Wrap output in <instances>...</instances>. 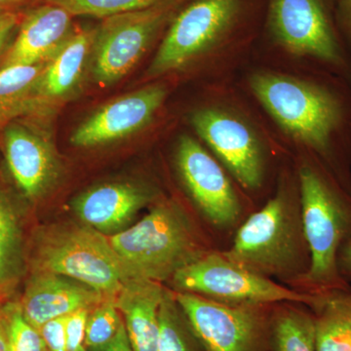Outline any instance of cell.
I'll return each instance as SVG.
<instances>
[{
	"label": "cell",
	"instance_id": "1",
	"mask_svg": "<svg viewBox=\"0 0 351 351\" xmlns=\"http://www.w3.org/2000/svg\"><path fill=\"white\" fill-rule=\"evenodd\" d=\"M246 85L284 137L351 193V80L326 69H258Z\"/></svg>",
	"mask_w": 351,
	"mask_h": 351
},
{
	"label": "cell",
	"instance_id": "2",
	"mask_svg": "<svg viewBox=\"0 0 351 351\" xmlns=\"http://www.w3.org/2000/svg\"><path fill=\"white\" fill-rule=\"evenodd\" d=\"M260 13V0H193L170 23L147 75L179 73L208 59L219 63L250 43Z\"/></svg>",
	"mask_w": 351,
	"mask_h": 351
},
{
	"label": "cell",
	"instance_id": "3",
	"mask_svg": "<svg viewBox=\"0 0 351 351\" xmlns=\"http://www.w3.org/2000/svg\"><path fill=\"white\" fill-rule=\"evenodd\" d=\"M223 254L244 269L297 285L311 267L297 173L280 176L274 197L251 215Z\"/></svg>",
	"mask_w": 351,
	"mask_h": 351
},
{
	"label": "cell",
	"instance_id": "4",
	"mask_svg": "<svg viewBox=\"0 0 351 351\" xmlns=\"http://www.w3.org/2000/svg\"><path fill=\"white\" fill-rule=\"evenodd\" d=\"M302 226L311 267L295 286L307 294L351 292L339 274L338 253L351 239V193L317 157L301 152L297 167Z\"/></svg>",
	"mask_w": 351,
	"mask_h": 351
},
{
	"label": "cell",
	"instance_id": "5",
	"mask_svg": "<svg viewBox=\"0 0 351 351\" xmlns=\"http://www.w3.org/2000/svg\"><path fill=\"white\" fill-rule=\"evenodd\" d=\"M132 279L163 282L207 252L184 208L163 201L131 228L108 237Z\"/></svg>",
	"mask_w": 351,
	"mask_h": 351
},
{
	"label": "cell",
	"instance_id": "6",
	"mask_svg": "<svg viewBox=\"0 0 351 351\" xmlns=\"http://www.w3.org/2000/svg\"><path fill=\"white\" fill-rule=\"evenodd\" d=\"M265 32L300 69H326L351 80V63L325 0H265Z\"/></svg>",
	"mask_w": 351,
	"mask_h": 351
},
{
	"label": "cell",
	"instance_id": "7",
	"mask_svg": "<svg viewBox=\"0 0 351 351\" xmlns=\"http://www.w3.org/2000/svg\"><path fill=\"white\" fill-rule=\"evenodd\" d=\"M32 269L75 279L112 299L132 279L108 235L84 223L55 225L39 233Z\"/></svg>",
	"mask_w": 351,
	"mask_h": 351
},
{
	"label": "cell",
	"instance_id": "8",
	"mask_svg": "<svg viewBox=\"0 0 351 351\" xmlns=\"http://www.w3.org/2000/svg\"><path fill=\"white\" fill-rule=\"evenodd\" d=\"M191 124L200 140L242 188H262L269 149L265 132L243 108L230 99L196 108Z\"/></svg>",
	"mask_w": 351,
	"mask_h": 351
},
{
	"label": "cell",
	"instance_id": "9",
	"mask_svg": "<svg viewBox=\"0 0 351 351\" xmlns=\"http://www.w3.org/2000/svg\"><path fill=\"white\" fill-rule=\"evenodd\" d=\"M175 292L191 293L228 306L294 302L311 306L315 295L291 290L269 277L244 269L223 252H205L170 279Z\"/></svg>",
	"mask_w": 351,
	"mask_h": 351
},
{
	"label": "cell",
	"instance_id": "10",
	"mask_svg": "<svg viewBox=\"0 0 351 351\" xmlns=\"http://www.w3.org/2000/svg\"><path fill=\"white\" fill-rule=\"evenodd\" d=\"M179 6L157 7L103 19L95 29L91 54L97 82L108 86L130 73L159 34L169 27Z\"/></svg>",
	"mask_w": 351,
	"mask_h": 351
},
{
	"label": "cell",
	"instance_id": "11",
	"mask_svg": "<svg viewBox=\"0 0 351 351\" xmlns=\"http://www.w3.org/2000/svg\"><path fill=\"white\" fill-rule=\"evenodd\" d=\"M174 295L205 351H265L269 346L267 306H228L191 293Z\"/></svg>",
	"mask_w": 351,
	"mask_h": 351
},
{
	"label": "cell",
	"instance_id": "12",
	"mask_svg": "<svg viewBox=\"0 0 351 351\" xmlns=\"http://www.w3.org/2000/svg\"><path fill=\"white\" fill-rule=\"evenodd\" d=\"M175 165L191 199L212 225L218 228L237 225L241 201L218 159L189 135H182L175 149Z\"/></svg>",
	"mask_w": 351,
	"mask_h": 351
},
{
	"label": "cell",
	"instance_id": "13",
	"mask_svg": "<svg viewBox=\"0 0 351 351\" xmlns=\"http://www.w3.org/2000/svg\"><path fill=\"white\" fill-rule=\"evenodd\" d=\"M168 94L166 84L154 83L106 104L73 131L71 144L91 149L133 135L151 123Z\"/></svg>",
	"mask_w": 351,
	"mask_h": 351
},
{
	"label": "cell",
	"instance_id": "14",
	"mask_svg": "<svg viewBox=\"0 0 351 351\" xmlns=\"http://www.w3.org/2000/svg\"><path fill=\"white\" fill-rule=\"evenodd\" d=\"M7 165L16 184L29 199H38L56 184L61 171L49 141L19 124H10L3 134Z\"/></svg>",
	"mask_w": 351,
	"mask_h": 351
},
{
	"label": "cell",
	"instance_id": "15",
	"mask_svg": "<svg viewBox=\"0 0 351 351\" xmlns=\"http://www.w3.org/2000/svg\"><path fill=\"white\" fill-rule=\"evenodd\" d=\"M106 299L98 291L75 279L34 271L20 307L25 320L39 330L48 321L80 309H93Z\"/></svg>",
	"mask_w": 351,
	"mask_h": 351
},
{
	"label": "cell",
	"instance_id": "16",
	"mask_svg": "<svg viewBox=\"0 0 351 351\" xmlns=\"http://www.w3.org/2000/svg\"><path fill=\"white\" fill-rule=\"evenodd\" d=\"M73 17L66 9L48 2L32 9L23 19L0 69L49 62L75 32Z\"/></svg>",
	"mask_w": 351,
	"mask_h": 351
},
{
	"label": "cell",
	"instance_id": "17",
	"mask_svg": "<svg viewBox=\"0 0 351 351\" xmlns=\"http://www.w3.org/2000/svg\"><path fill=\"white\" fill-rule=\"evenodd\" d=\"M154 197L147 186L112 182L88 189L73 200V208L84 225L110 237L123 230Z\"/></svg>",
	"mask_w": 351,
	"mask_h": 351
},
{
	"label": "cell",
	"instance_id": "18",
	"mask_svg": "<svg viewBox=\"0 0 351 351\" xmlns=\"http://www.w3.org/2000/svg\"><path fill=\"white\" fill-rule=\"evenodd\" d=\"M165 292L161 283L131 279L115 298L133 351H157L159 308Z\"/></svg>",
	"mask_w": 351,
	"mask_h": 351
},
{
	"label": "cell",
	"instance_id": "19",
	"mask_svg": "<svg viewBox=\"0 0 351 351\" xmlns=\"http://www.w3.org/2000/svg\"><path fill=\"white\" fill-rule=\"evenodd\" d=\"M96 29L73 32L53 59L47 62L36 89L38 108L62 101L75 91L92 54Z\"/></svg>",
	"mask_w": 351,
	"mask_h": 351
},
{
	"label": "cell",
	"instance_id": "20",
	"mask_svg": "<svg viewBox=\"0 0 351 351\" xmlns=\"http://www.w3.org/2000/svg\"><path fill=\"white\" fill-rule=\"evenodd\" d=\"M351 292L315 295L316 351H351Z\"/></svg>",
	"mask_w": 351,
	"mask_h": 351
},
{
	"label": "cell",
	"instance_id": "21",
	"mask_svg": "<svg viewBox=\"0 0 351 351\" xmlns=\"http://www.w3.org/2000/svg\"><path fill=\"white\" fill-rule=\"evenodd\" d=\"M46 63L0 69V128L38 108L36 89Z\"/></svg>",
	"mask_w": 351,
	"mask_h": 351
},
{
	"label": "cell",
	"instance_id": "22",
	"mask_svg": "<svg viewBox=\"0 0 351 351\" xmlns=\"http://www.w3.org/2000/svg\"><path fill=\"white\" fill-rule=\"evenodd\" d=\"M271 351H316L315 317L301 307L285 304L269 316Z\"/></svg>",
	"mask_w": 351,
	"mask_h": 351
},
{
	"label": "cell",
	"instance_id": "23",
	"mask_svg": "<svg viewBox=\"0 0 351 351\" xmlns=\"http://www.w3.org/2000/svg\"><path fill=\"white\" fill-rule=\"evenodd\" d=\"M22 265L21 232L10 201L0 189V292L17 280Z\"/></svg>",
	"mask_w": 351,
	"mask_h": 351
},
{
	"label": "cell",
	"instance_id": "24",
	"mask_svg": "<svg viewBox=\"0 0 351 351\" xmlns=\"http://www.w3.org/2000/svg\"><path fill=\"white\" fill-rule=\"evenodd\" d=\"M198 345L199 341L176 301L174 292L166 289L159 308L157 351H198Z\"/></svg>",
	"mask_w": 351,
	"mask_h": 351
},
{
	"label": "cell",
	"instance_id": "25",
	"mask_svg": "<svg viewBox=\"0 0 351 351\" xmlns=\"http://www.w3.org/2000/svg\"><path fill=\"white\" fill-rule=\"evenodd\" d=\"M66 9L73 16L110 17L119 14L147 10L157 7L182 5L186 0H46Z\"/></svg>",
	"mask_w": 351,
	"mask_h": 351
},
{
	"label": "cell",
	"instance_id": "26",
	"mask_svg": "<svg viewBox=\"0 0 351 351\" xmlns=\"http://www.w3.org/2000/svg\"><path fill=\"white\" fill-rule=\"evenodd\" d=\"M123 325V318L115 300L107 298L89 313L84 346L90 350H96L107 345Z\"/></svg>",
	"mask_w": 351,
	"mask_h": 351
},
{
	"label": "cell",
	"instance_id": "27",
	"mask_svg": "<svg viewBox=\"0 0 351 351\" xmlns=\"http://www.w3.org/2000/svg\"><path fill=\"white\" fill-rule=\"evenodd\" d=\"M9 351H47L38 329L23 315L20 304L7 307Z\"/></svg>",
	"mask_w": 351,
	"mask_h": 351
},
{
	"label": "cell",
	"instance_id": "28",
	"mask_svg": "<svg viewBox=\"0 0 351 351\" xmlns=\"http://www.w3.org/2000/svg\"><path fill=\"white\" fill-rule=\"evenodd\" d=\"M92 309H80L69 314L66 320V350L75 351L84 346L88 316Z\"/></svg>",
	"mask_w": 351,
	"mask_h": 351
},
{
	"label": "cell",
	"instance_id": "29",
	"mask_svg": "<svg viewBox=\"0 0 351 351\" xmlns=\"http://www.w3.org/2000/svg\"><path fill=\"white\" fill-rule=\"evenodd\" d=\"M332 12L339 38L351 63V0H339Z\"/></svg>",
	"mask_w": 351,
	"mask_h": 351
},
{
	"label": "cell",
	"instance_id": "30",
	"mask_svg": "<svg viewBox=\"0 0 351 351\" xmlns=\"http://www.w3.org/2000/svg\"><path fill=\"white\" fill-rule=\"evenodd\" d=\"M66 316L48 321L38 330L47 351H68L66 338Z\"/></svg>",
	"mask_w": 351,
	"mask_h": 351
},
{
	"label": "cell",
	"instance_id": "31",
	"mask_svg": "<svg viewBox=\"0 0 351 351\" xmlns=\"http://www.w3.org/2000/svg\"><path fill=\"white\" fill-rule=\"evenodd\" d=\"M92 351H133L129 341L128 336H127L125 326H122L117 336L101 348L92 350Z\"/></svg>",
	"mask_w": 351,
	"mask_h": 351
},
{
	"label": "cell",
	"instance_id": "32",
	"mask_svg": "<svg viewBox=\"0 0 351 351\" xmlns=\"http://www.w3.org/2000/svg\"><path fill=\"white\" fill-rule=\"evenodd\" d=\"M338 267L343 278L351 280V239L346 241L339 248Z\"/></svg>",
	"mask_w": 351,
	"mask_h": 351
},
{
	"label": "cell",
	"instance_id": "33",
	"mask_svg": "<svg viewBox=\"0 0 351 351\" xmlns=\"http://www.w3.org/2000/svg\"><path fill=\"white\" fill-rule=\"evenodd\" d=\"M18 17L16 14H13L12 17L10 18L5 24L0 27V53L4 50L7 43L12 36L14 29L17 25Z\"/></svg>",
	"mask_w": 351,
	"mask_h": 351
},
{
	"label": "cell",
	"instance_id": "34",
	"mask_svg": "<svg viewBox=\"0 0 351 351\" xmlns=\"http://www.w3.org/2000/svg\"><path fill=\"white\" fill-rule=\"evenodd\" d=\"M0 351H9L8 317L6 308L0 311Z\"/></svg>",
	"mask_w": 351,
	"mask_h": 351
},
{
	"label": "cell",
	"instance_id": "35",
	"mask_svg": "<svg viewBox=\"0 0 351 351\" xmlns=\"http://www.w3.org/2000/svg\"><path fill=\"white\" fill-rule=\"evenodd\" d=\"M23 1H25V0H0V8H7L9 6L22 3Z\"/></svg>",
	"mask_w": 351,
	"mask_h": 351
},
{
	"label": "cell",
	"instance_id": "36",
	"mask_svg": "<svg viewBox=\"0 0 351 351\" xmlns=\"http://www.w3.org/2000/svg\"><path fill=\"white\" fill-rule=\"evenodd\" d=\"M13 14V12H10V11L9 10L6 11V12L0 14V27H1L2 25L5 24L7 21H8L9 19H10L11 17H12Z\"/></svg>",
	"mask_w": 351,
	"mask_h": 351
},
{
	"label": "cell",
	"instance_id": "37",
	"mask_svg": "<svg viewBox=\"0 0 351 351\" xmlns=\"http://www.w3.org/2000/svg\"><path fill=\"white\" fill-rule=\"evenodd\" d=\"M325 1L327 2L328 5L331 7L332 8V6H334V4L336 3L337 1H339V0H325Z\"/></svg>",
	"mask_w": 351,
	"mask_h": 351
},
{
	"label": "cell",
	"instance_id": "38",
	"mask_svg": "<svg viewBox=\"0 0 351 351\" xmlns=\"http://www.w3.org/2000/svg\"><path fill=\"white\" fill-rule=\"evenodd\" d=\"M75 351H88V350H87L86 346H80V348H78V350H76Z\"/></svg>",
	"mask_w": 351,
	"mask_h": 351
},
{
	"label": "cell",
	"instance_id": "39",
	"mask_svg": "<svg viewBox=\"0 0 351 351\" xmlns=\"http://www.w3.org/2000/svg\"><path fill=\"white\" fill-rule=\"evenodd\" d=\"M6 11H8V8H0V14L6 12Z\"/></svg>",
	"mask_w": 351,
	"mask_h": 351
},
{
	"label": "cell",
	"instance_id": "40",
	"mask_svg": "<svg viewBox=\"0 0 351 351\" xmlns=\"http://www.w3.org/2000/svg\"><path fill=\"white\" fill-rule=\"evenodd\" d=\"M350 295H351V294H350Z\"/></svg>",
	"mask_w": 351,
	"mask_h": 351
}]
</instances>
